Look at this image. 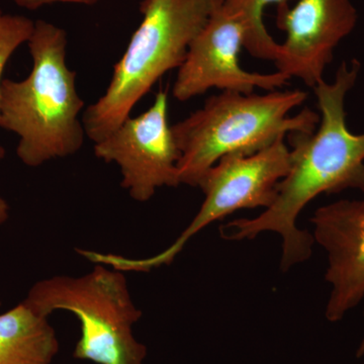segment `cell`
<instances>
[{
  "mask_svg": "<svg viewBox=\"0 0 364 364\" xmlns=\"http://www.w3.org/2000/svg\"><path fill=\"white\" fill-rule=\"evenodd\" d=\"M361 64L353 59L340 65L334 82L318 83L313 90L321 117L313 133L289 134L291 168L279 182L274 202L254 219H240L225 226L227 240L253 239L262 232H277L282 238L280 267L284 272L309 259L314 237L299 230L301 210L322 193L346 189L364 193V134L347 128L345 98L355 85Z\"/></svg>",
  "mask_w": 364,
  "mask_h": 364,
  "instance_id": "obj_1",
  "label": "cell"
},
{
  "mask_svg": "<svg viewBox=\"0 0 364 364\" xmlns=\"http://www.w3.org/2000/svg\"><path fill=\"white\" fill-rule=\"evenodd\" d=\"M65 30L35 21L28 47L33 68L28 77L2 79L0 128L18 136L16 155L28 167H39L76 154L85 143L80 121L85 102L76 90V72L67 66Z\"/></svg>",
  "mask_w": 364,
  "mask_h": 364,
  "instance_id": "obj_2",
  "label": "cell"
},
{
  "mask_svg": "<svg viewBox=\"0 0 364 364\" xmlns=\"http://www.w3.org/2000/svg\"><path fill=\"white\" fill-rule=\"evenodd\" d=\"M308 97L305 91H272L264 95L222 91L171 127L181 153L179 181L198 188L200 179L221 158L250 155L293 133H313L320 116L305 109L289 114Z\"/></svg>",
  "mask_w": 364,
  "mask_h": 364,
  "instance_id": "obj_3",
  "label": "cell"
},
{
  "mask_svg": "<svg viewBox=\"0 0 364 364\" xmlns=\"http://www.w3.org/2000/svg\"><path fill=\"white\" fill-rule=\"evenodd\" d=\"M222 0H142L143 18L123 56L114 66L102 97L83 112L85 134L93 143L107 138L155 83L178 69L189 46Z\"/></svg>",
  "mask_w": 364,
  "mask_h": 364,
  "instance_id": "obj_4",
  "label": "cell"
},
{
  "mask_svg": "<svg viewBox=\"0 0 364 364\" xmlns=\"http://www.w3.org/2000/svg\"><path fill=\"white\" fill-rule=\"evenodd\" d=\"M23 301L45 317L66 311L78 318L81 335L74 358L144 364L147 358V347L133 331L142 311L134 303L123 272L97 263L80 277L54 275L36 282Z\"/></svg>",
  "mask_w": 364,
  "mask_h": 364,
  "instance_id": "obj_5",
  "label": "cell"
},
{
  "mask_svg": "<svg viewBox=\"0 0 364 364\" xmlns=\"http://www.w3.org/2000/svg\"><path fill=\"white\" fill-rule=\"evenodd\" d=\"M291 168V150L279 139L269 147L250 155H227L205 172L198 188L205 200L191 224L170 247L162 252L135 259L114 254L112 267L123 272H148L169 265L189 239L208 225L243 208H269L277 195V186Z\"/></svg>",
  "mask_w": 364,
  "mask_h": 364,
  "instance_id": "obj_6",
  "label": "cell"
},
{
  "mask_svg": "<svg viewBox=\"0 0 364 364\" xmlns=\"http://www.w3.org/2000/svg\"><path fill=\"white\" fill-rule=\"evenodd\" d=\"M168 97L160 90L149 109L129 117L104 140L95 143V155L105 163H116L122 188L133 200L146 203L157 189L177 188L181 153L167 121Z\"/></svg>",
  "mask_w": 364,
  "mask_h": 364,
  "instance_id": "obj_7",
  "label": "cell"
},
{
  "mask_svg": "<svg viewBox=\"0 0 364 364\" xmlns=\"http://www.w3.org/2000/svg\"><path fill=\"white\" fill-rule=\"evenodd\" d=\"M222 2L191 42L178 68L172 93L179 102L203 95L210 88L247 95L255 87L274 90L289 79L279 71L261 74L242 68L238 56L245 43V26L240 16L225 11Z\"/></svg>",
  "mask_w": 364,
  "mask_h": 364,
  "instance_id": "obj_8",
  "label": "cell"
},
{
  "mask_svg": "<svg viewBox=\"0 0 364 364\" xmlns=\"http://www.w3.org/2000/svg\"><path fill=\"white\" fill-rule=\"evenodd\" d=\"M358 14L351 0H296L277 9V26L287 33L274 60L277 71L316 87L337 46L350 35Z\"/></svg>",
  "mask_w": 364,
  "mask_h": 364,
  "instance_id": "obj_9",
  "label": "cell"
},
{
  "mask_svg": "<svg viewBox=\"0 0 364 364\" xmlns=\"http://www.w3.org/2000/svg\"><path fill=\"white\" fill-rule=\"evenodd\" d=\"M311 222L314 239L328 254L325 279L331 293L325 316L338 322L364 299V200L318 208Z\"/></svg>",
  "mask_w": 364,
  "mask_h": 364,
  "instance_id": "obj_10",
  "label": "cell"
},
{
  "mask_svg": "<svg viewBox=\"0 0 364 364\" xmlns=\"http://www.w3.org/2000/svg\"><path fill=\"white\" fill-rule=\"evenodd\" d=\"M59 348L49 317L25 301L0 314V364H51Z\"/></svg>",
  "mask_w": 364,
  "mask_h": 364,
  "instance_id": "obj_11",
  "label": "cell"
},
{
  "mask_svg": "<svg viewBox=\"0 0 364 364\" xmlns=\"http://www.w3.org/2000/svg\"><path fill=\"white\" fill-rule=\"evenodd\" d=\"M291 0H223L225 11L240 16L246 28L244 48L251 56L274 62L279 44L265 28L263 14L268 6L289 4Z\"/></svg>",
  "mask_w": 364,
  "mask_h": 364,
  "instance_id": "obj_12",
  "label": "cell"
},
{
  "mask_svg": "<svg viewBox=\"0 0 364 364\" xmlns=\"http://www.w3.org/2000/svg\"><path fill=\"white\" fill-rule=\"evenodd\" d=\"M33 28L35 21L31 18L18 14H6L0 9V85L7 62L20 46L28 43ZM4 155V151L0 147V158ZM9 217V205L0 196V225L4 224Z\"/></svg>",
  "mask_w": 364,
  "mask_h": 364,
  "instance_id": "obj_13",
  "label": "cell"
},
{
  "mask_svg": "<svg viewBox=\"0 0 364 364\" xmlns=\"http://www.w3.org/2000/svg\"><path fill=\"white\" fill-rule=\"evenodd\" d=\"M13 1L23 9L35 11V9L53 4H72L91 6L97 4L100 0H13Z\"/></svg>",
  "mask_w": 364,
  "mask_h": 364,
  "instance_id": "obj_14",
  "label": "cell"
},
{
  "mask_svg": "<svg viewBox=\"0 0 364 364\" xmlns=\"http://www.w3.org/2000/svg\"><path fill=\"white\" fill-rule=\"evenodd\" d=\"M363 355H364V339L363 340V342H361L360 346H359L358 350V358H361Z\"/></svg>",
  "mask_w": 364,
  "mask_h": 364,
  "instance_id": "obj_15",
  "label": "cell"
},
{
  "mask_svg": "<svg viewBox=\"0 0 364 364\" xmlns=\"http://www.w3.org/2000/svg\"><path fill=\"white\" fill-rule=\"evenodd\" d=\"M0 305H1V303H0Z\"/></svg>",
  "mask_w": 364,
  "mask_h": 364,
  "instance_id": "obj_16",
  "label": "cell"
},
{
  "mask_svg": "<svg viewBox=\"0 0 364 364\" xmlns=\"http://www.w3.org/2000/svg\"><path fill=\"white\" fill-rule=\"evenodd\" d=\"M364 364V363H363Z\"/></svg>",
  "mask_w": 364,
  "mask_h": 364,
  "instance_id": "obj_17",
  "label": "cell"
}]
</instances>
